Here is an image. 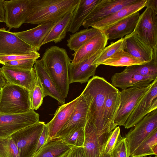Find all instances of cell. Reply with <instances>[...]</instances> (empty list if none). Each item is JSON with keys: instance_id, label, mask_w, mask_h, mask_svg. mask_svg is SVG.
Returning <instances> with one entry per match:
<instances>
[{"instance_id": "obj_1", "label": "cell", "mask_w": 157, "mask_h": 157, "mask_svg": "<svg viewBox=\"0 0 157 157\" xmlns=\"http://www.w3.org/2000/svg\"><path fill=\"white\" fill-rule=\"evenodd\" d=\"M112 86L103 78L94 75L88 80L83 91L89 95L90 99L85 126L95 128L103 147L107 140L103 134L104 104L106 94Z\"/></svg>"}, {"instance_id": "obj_2", "label": "cell", "mask_w": 157, "mask_h": 157, "mask_svg": "<svg viewBox=\"0 0 157 157\" xmlns=\"http://www.w3.org/2000/svg\"><path fill=\"white\" fill-rule=\"evenodd\" d=\"M58 90L65 99L69 85V68L71 60L66 50L57 46L47 48L41 59Z\"/></svg>"}, {"instance_id": "obj_3", "label": "cell", "mask_w": 157, "mask_h": 157, "mask_svg": "<svg viewBox=\"0 0 157 157\" xmlns=\"http://www.w3.org/2000/svg\"><path fill=\"white\" fill-rule=\"evenodd\" d=\"M32 11L25 23L55 22L73 12L79 0H30Z\"/></svg>"}, {"instance_id": "obj_4", "label": "cell", "mask_w": 157, "mask_h": 157, "mask_svg": "<svg viewBox=\"0 0 157 157\" xmlns=\"http://www.w3.org/2000/svg\"><path fill=\"white\" fill-rule=\"evenodd\" d=\"M0 90V114L23 113L32 109L30 92L27 89L8 83Z\"/></svg>"}, {"instance_id": "obj_5", "label": "cell", "mask_w": 157, "mask_h": 157, "mask_svg": "<svg viewBox=\"0 0 157 157\" xmlns=\"http://www.w3.org/2000/svg\"><path fill=\"white\" fill-rule=\"evenodd\" d=\"M45 125L42 121L21 129L10 137L16 144L19 157H33L37 142Z\"/></svg>"}, {"instance_id": "obj_6", "label": "cell", "mask_w": 157, "mask_h": 157, "mask_svg": "<svg viewBox=\"0 0 157 157\" xmlns=\"http://www.w3.org/2000/svg\"><path fill=\"white\" fill-rule=\"evenodd\" d=\"M152 82L149 84L129 87L120 91V105L114 121L117 125L124 126L137 104L149 90Z\"/></svg>"}, {"instance_id": "obj_7", "label": "cell", "mask_w": 157, "mask_h": 157, "mask_svg": "<svg viewBox=\"0 0 157 157\" xmlns=\"http://www.w3.org/2000/svg\"><path fill=\"white\" fill-rule=\"evenodd\" d=\"M126 135L129 157L136 148L157 130V109L145 115Z\"/></svg>"}, {"instance_id": "obj_8", "label": "cell", "mask_w": 157, "mask_h": 157, "mask_svg": "<svg viewBox=\"0 0 157 157\" xmlns=\"http://www.w3.org/2000/svg\"><path fill=\"white\" fill-rule=\"evenodd\" d=\"M39 115L30 109L18 114H0V138L10 136L13 133L40 121Z\"/></svg>"}, {"instance_id": "obj_9", "label": "cell", "mask_w": 157, "mask_h": 157, "mask_svg": "<svg viewBox=\"0 0 157 157\" xmlns=\"http://www.w3.org/2000/svg\"><path fill=\"white\" fill-rule=\"evenodd\" d=\"M90 101L89 95L83 91L70 118L53 139H62L78 128L85 127Z\"/></svg>"}, {"instance_id": "obj_10", "label": "cell", "mask_w": 157, "mask_h": 157, "mask_svg": "<svg viewBox=\"0 0 157 157\" xmlns=\"http://www.w3.org/2000/svg\"><path fill=\"white\" fill-rule=\"evenodd\" d=\"M132 33L152 49L157 47V13L151 8L146 7L140 15Z\"/></svg>"}, {"instance_id": "obj_11", "label": "cell", "mask_w": 157, "mask_h": 157, "mask_svg": "<svg viewBox=\"0 0 157 157\" xmlns=\"http://www.w3.org/2000/svg\"><path fill=\"white\" fill-rule=\"evenodd\" d=\"M4 6L5 23L9 31L12 28H19L25 23L32 11L30 0H4Z\"/></svg>"}, {"instance_id": "obj_12", "label": "cell", "mask_w": 157, "mask_h": 157, "mask_svg": "<svg viewBox=\"0 0 157 157\" xmlns=\"http://www.w3.org/2000/svg\"><path fill=\"white\" fill-rule=\"evenodd\" d=\"M157 109V78L149 90L140 101L128 117L124 126L128 129L135 126L149 113Z\"/></svg>"}, {"instance_id": "obj_13", "label": "cell", "mask_w": 157, "mask_h": 157, "mask_svg": "<svg viewBox=\"0 0 157 157\" xmlns=\"http://www.w3.org/2000/svg\"><path fill=\"white\" fill-rule=\"evenodd\" d=\"M138 0H100L83 22L88 28L94 24Z\"/></svg>"}, {"instance_id": "obj_14", "label": "cell", "mask_w": 157, "mask_h": 157, "mask_svg": "<svg viewBox=\"0 0 157 157\" xmlns=\"http://www.w3.org/2000/svg\"><path fill=\"white\" fill-rule=\"evenodd\" d=\"M37 52L14 33L0 29V55L29 54Z\"/></svg>"}, {"instance_id": "obj_15", "label": "cell", "mask_w": 157, "mask_h": 157, "mask_svg": "<svg viewBox=\"0 0 157 157\" xmlns=\"http://www.w3.org/2000/svg\"><path fill=\"white\" fill-rule=\"evenodd\" d=\"M120 105V91L112 85L105 97L103 115V134L107 140L117 126L114 121Z\"/></svg>"}, {"instance_id": "obj_16", "label": "cell", "mask_w": 157, "mask_h": 157, "mask_svg": "<svg viewBox=\"0 0 157 157\" xmlns=\"http://www.w3.org/2000/svg\"><path fill=\"white\" fill-rule=\"evenodd\" d=\"M8 83L24 87L30 92L34 88L37 76L34 67L21 69L6 67L0 68Z\"/></svg>"}, {"instance_id": "obj_17", "label": "cell", "mask_w": 157, "mask_h": 157, "mask_svg": "<svg viewBox=\"0 0 157 157\" xmlns=\"http://www.w3.org/2000/svg\"><path fill=\"white\" fill-rule=\"evenodd\" d=\"M101 51L77 63H71L69 68L70 84L74 82L81 84L86 83L88 81L90 77L94 76L98 67L94 63Z\"/></svg>"}, {"instance_id": "obj_18", "label": "cell", "mask_w": 157, "mask_h": 157, "mask_svg": "<svg viewBox=\"0 0 157 157\" xmlns=\"http://www.w3.org/2000/svg\"><path fill=\"white\" fill-rule=\"evenodd\" d=\"M124 38L125 51L145 63L152 59L153 49L137 34L132 33Z\"/></svg>"}, {"instance_id": "obj_19", "label": "cell", "mask_w": 157, "mask_h": 157, "mask_svg": "<svg viewBox=\"0 0 157 157\" xmlns=\"http://www.w3.org/2000/svg\"><path fill=\"white\" fill-rule=\"evenodd\" d=\"M146 1L147 0H138L97 22L91 27L103 31L131 14L139 11L145 7Z\"/></svg>"}, {"instance_id": "obj_20", "label": "cell", "mask_w": 157, "mask_h": 157, "mask_svg": "<svg viewBox=\"0 0 157 157\" xmlns=\"http://www.w3.org/2000/svg\"><path fill=\"white\" fill-rule=\"evenodd\" d=\"M108 40L107 36L101 31L74 52L72 55L73 59L71 63H77L102 50L107 45Z\"/></svg>"}, {"instance_id": "obj_21", "label": "cell", "mask_w": 157, "mask_h": 157, "mask_svg": "<svg viewBox=\"0 0 157 157\" xmlns=\"http://www.w3.org/2000/svg\"><path fill=\"white\" fill-rule=\"evenodd\" d=\"M78 99V97L68 103L62 105L57 109L53 118L46 124L48 131L47 141L53 139L68 120Z\"/></svg>"}, {"instance_id": "obj_22", "label": "cell", "mask_w": 157, "mask_h": 157, "mask_svg": "<svg viewBox=\"0 0 157 157\" xmlns=\"http://www.w3.org/2000/svg\"><path fill=\"white\" fill-rule=\"evenodd\" d=\"M33 66L45 96H49L54 98L60 104H64L65 99L56 86L45 68L42 60H37Z\"/></svg>"}, {"instance_id": "obj_23", "label": "cell", "mask_w": 157, "mask_h": 157, "mask_svg": "<svg viewBox=\"0 0 157 157\" xmlns=\"http://www.w3.org/2000/svg\"><path fill=\"white\" fill-rule=\"evenodd\" d=\"M54 23L53 21L45 23L30 29L14 33L20 39L34 48L38 51L42 46L43 41Z\"/></svg>"}, {"instance_id": "obj_24", "label": "cell", "mask_w": 157, "mask_h": 157, "mask_svg": "<svg viewBox=\"0 0 157 157\" xmlns=\"http://www.w3.org/2000/svg\"><path fill=\"white\" fill-rule=\"evenodd\" d=\"M155 78L123 70L121 72L115 73L112 76L111 84L116 88L123 89L149 84Z\"/></svg>"}, {"instance_id": "obj_25", "label": "cell", "mask_w": 157, "mask_h": 157, "mask_svg": "<svg viewBox=\"0 0 157 157\" xmlns=\"http://www.w3.org/2000/svg\"><path fill=\"white\" fill-rule=\"evenodd\" d=\"M140 15L139 11L136 12L102 32L108 40L123 38L133 32Z\"/></svg>"}, {"instance_id": "obj_26", "label": "cell", "mask_w": 157, "mask_h": 157, "mask_svg": "<svg viewBox=\"0 0 157 157\" xmlns=\"http://www.w3.org/2000/svg\"><path fill=\"white\" fill-rule=\"evenodd\" d=\"M100 0H79L72 13L68 32L73 34L78 30L85 19Z\"/></svg>"}, {"instance_id": "obj_27", "label": "cell", "mask_w": 157, "mask_h": 157, "mask_svg": "<svg viewBox=\"0 0 157 157\" xmlns=\"http://www.w3.org/2000/svg\"><path fill=\"white\" fill-rule=\"evenodd\" d=\"M73 147L61 138L53 139L47 141L33 157H64Z\"/></svg>"}, {"instance_id": "obj_28", "label": "cell", "mask_w": 157, "mask_h": 157, "mask_svg": "<svg viewBox=\"0 0 157 157\" xmlns=\"http://www.w3.org/2000/svg\"><path fill=\"white\" fill-rule=\"evenodd\" d=\"M83 148L85 157H101L104 147L100 143L95 128L85 126Z\"/></svg>"}, {"instance_id": "obj_29", "label": "cell", "mask_w": 157, "mask_h": 157, "mask_svg": "<svg viewBox=\"0 0 157 157\" xmlns=\"http://www.w3.org/2000/svg\"><path fill=\"white\" fill-rule=\"evenodd\" d=\"M72 13L73 12L67 14L54 22L43 41L42 45L51 42L55 43L59 42L65 37L70 26Z\"/></svg>"}, {"instance_id": "obj_30", "label": "cell", "mask_w": 157, "mask_h": 157, "mask_svg": "<svg viewBox=\"0 0 157 157\" xmlns=\"http://www.w3.org/2000/svg\"><path fill=\"white\" fill-rule=\"evenodd\" d=\"M145 63L123 50L116 52L104 61L101 63L100 65H104L116 67H127Z\"/></svg>"}, {"instance_id": "obj_31", "label": "cell", "mask_w": 157, "mask_h": 157, "mask_svg": "<svg viewBox=\"0 0 157 157\" xmlns=\"http://www.w3.org/2000/svg\"><path fill=\"white\" fill-rule=\"evenodd\" d=\"M100 31L97 29L91 28L76 32L70 35L69 38L67 40V46L71 51L75 52Z\"/></svg>"}, {"instance_id": "obj_32", "label": "cell", "mask_w": 157, "mask_h": 157, "mask_svg": "<svg viewBox=\"0 0 157 157\" xmlns=\"http://www.w3.org/2000/svg\"><path fill=\"white\" fill-rule=\"evenodd\" d=\"M157 47L153 49L152 59L141 65L126 67L124 71L144 76L157 78Z\"/></svg>"}, {"instance_id": "obj_33", "label": "cell", "mask_w": 157, "mask_h": 157, "mask_svg": "<svg viewBox=\"0 0 157 157\" xmlns=\"http://www.w3.org/2000/svg\"><path fill=\"white\" fill-rule=\"evenodd\" d=\"M157 144V130L153 132L135 150L131 157H142L154 155L151 148Z\"/></svg>"}, {"instance_id": "obj_34", "label": "cell", "mask_w": 157, "mask_h": 157, "mask_svg": "<svg viewBox=\"0 0 157 157\" xmlns=\"http://www.w3.org/2000/svg\"><path fill=\"white\" fill-rule=\"evenodd\" d=\"M125 49V40L124 37L112 43L103 49L95 60L94 63L98 67L101 63L109 58L116 52Z\"/></svg>"}, {"instance_id": "obj_35", "label": "cell", "mask_w": 157, "mask_h": 157, "mask_svg": "<svg viewBox=\"0 0 157 157\" xmlns=\"http://www.w3.org/2000/svg\"><path fill=\"white\" fill-rule=\"evenodd\" d=\"M0 157H19L17 147L10 136L0 138Z\"/></svg>"}, {"instance_id": "obj_36", "label": "cell", "mask_w": 157, "mask_h": 157, "mask_svg": "<svg viewBox=\"0 0 157 157\" xmlns=\"http://www.w3.org/2000/svg\"><path fill=\"white\" fill-rule=\"evenodd\" d=\"M46 96L40 82L37 77L35 86L30 92L31 109L34 110H37L42 105L43 99Z\"/></svg>"}, {"instance_id": "obj_37", "label": "cell", "mask_w": 157, "mask_h": 157, "mask_svg": "<svg viewBox=\"0 0 157 157\" xmlns=\"http://www.w3.org/2000/svg\"><path fill=\"white\" fill-rule=\"evenodd\" d=\"M85 137V127H82L75 130L61 139L69 145L80 147H83Z\"/></svg>"}, {"instance_id": "obj_38", "label": "cell", "mask_w": 157, "mask_h": 157, "mask_svg": "<svg viewBox=\"0 0 157 157\" xmlns=\"http://www.w3.org/2000/svg\"><path fill=\"white\" fill-rule=\"evenodd\" d=\"M111 157H129L128 144L125 137L123 138L121 134L112 151Z\"/></svg>"}, {"instance_id": "obj_39", "label": "cell", "mask_w": 157, "mask_h": 157, "mask_svg": "<svg viewBox=\"0 0 157 157\" xmlns=\"http://www.w3.org/2000/svg\"><path fill=\"white\" fill-rule=\"evenodd\" d=\"M36 60V59H29L9 61L5 62L3 65L15 68L31 69Z\"/></svg>"}, {"instance_id": "obj_40", "label": "cell", "mask_w": 157, "mask_h": 157, "mask_svg": "<svg viewBox=\"0 0 157 157\" xmlns=\"http://www.w3.org/2000/svg\"><path fill=\"white\" fill-rule=\"evenodd\" d=\"M40 57V54L37 52H34L29 54L0 55V63L3 65L5 62H6L25 59H37Z\"/></svg>"}, {"instance_id": "obj_41", "label": "cell", "mask_w": 157, "mask_h": 157, "mask_svg": "<svg viewBox=\"0 0 157 157\" xmlns=\"http://www.w3.org/2000/svg\"><path fill=\"white\" fill-rule=\"evenodd\" d=\"M120 134L119 126L116 127L112 132L104 147V151L106 154H110L114 147Z\"/></svg>"}, {"instance_id": "obj_42", "label": "cell", "mask_w": 157, "mask_h": 157, "mask_svg": "<svg viewBox=\"0 0 157 157\" xmlns=\"http://www.w3.org/2000/svg\"><path fill=\"white\" fill-rule=\"evenodd\" d=\"M48 137V131L45 124L37 142L35 150V155L39 151L47 141Z\"/></svg>"}, {"instance_id": "obj_43", "label": "cell", "mask_w": 157, "mask_h": 157, "mask_svg": "<svg viewBox=\"0 0 157 157\" xmlns=\"http://www.w3.org/2000/svg\"><path fill=\"white\" fill-rule=\"evenodd\" d=\"M64 157H85L83 147L73 146L69 152Z\"/></svg>"}, {"instance_id": "obj_44", "label": "cell", "mask_w": 157, "mask_h": 157, "mask_svg": "<svg viewBox=\"0 0 157 157\" xmlns=\"http://www.w3.org/2000/svg\"><path fill=\"white\" fill-rule=\"evenodd\" d=\"M145 7L151 8L157 13V0H147Z\"/></svg>"}, {"instance_id": "obj_45", "label": "cell", "mask_w": 157, "mask_h": 157, "mask_svg": "<svg viewBox=\"0 0 157 157\" xmlns=\"http://www.w3.org/2000/svg\"><path fill=\"white\" fill-rule=\"evenodd\" d=\"M4 0H0V22H5V12L4 6Z\"/></svg>"}, {"instance_id": "obj_46", "label": "cell", "mask_w": 157, "mask_h": 157, "mask_svg": "<svg viewBox=\"0 0 157 157\" xmlns=\"http://www.w3.org/2000/svg\"><path fill=\"white\" fill-rule=\"evenodd\" d=\"M8 82L3 73L0 70V90Z\"/></svg>"}, {"instance_id": "obj_47", "label": "cell", "mask_w": 157, "mask_h": 157, "mask_svg": "<svg viewBox=\"0 0 157 157\" xmlns=\"http://www.w3.org/2000/svg\"><path fill=\"white\" fill-rule=\"evenodd\" d=\"M151 150L154 154L155 155H157V144L154 145L151 148Z\"/></svg>"}, {"instance_id": "obj_48", "label": "cell", "mask_w": 157, "mask_h": 157, "mask_svg": "<svg viewBox=\"0 0 157 157\" xmlns=\"http://www.w3.org/2000/svg\"><path fill=\"white\" fill-rule=\"evenodd\" d=\"M101 157H111V156L110 154H106L103 151Z\"/></svg>"}, {"instance_id": "obj_49", "label": "cell", "mask_w": 157, "mask_h": 157, "mask_svg": "<svg viewBox=\"0 0 157 157\" xmlns=\"http://www.w3.org/2000/svg\"><path fill=\"white\" fill-rule=\"evenodd\" d=\"M151 157V155H150L149 156H144V157Z\"/></svg>"}, {"instance_id": "obj_50", "label": "cell", "mask_w": 157, "mask_h": 157, "mask_svg": "<svg viewBox=\"0 0 157 157\" xmlns=\"http://www.w3.org/2000/svg\"><path fill=\"white\" fill-rule=\"evenodd\" d=\"M0 96H1V91L0 90Z\"/></svg>"}, {"instance_id": "obj_51", "label": "cell", "mask_w": 157, "mask_h": 157, "mask_svg": "<svg viewBox=\"0 0 157 157\" xmlns=\"http://www.w3.org/2000/svg\"><path fill=\"white\" fill-rule=\"evenodd\" d=\"M155 157H157V155H155Z\"/></svg>"}]
</instances>
